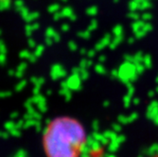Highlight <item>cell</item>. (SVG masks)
<instances>
[{
	"instance_id": "obj_18",
	"label": "cell",
	"mask_w": 158,
	"mask_h": 157,
	"mask_svg": "<svg viewBox=\"0 0 158 157\" xmlns=\"http://www.w3.org/2000/svg\"><path fill=\"white\" fill-rule=\"evenodd\" d=\"M10 91H1L0 92V97H9V96H10Z\"/></svg>"
},
{
	"instance_id": "obj_11",
	"label": "cell",
	"mask_w": 158,
	"mask_h": 157,
	"mask_svg": "<svg viewBox=\"0 0 158 157\" xmlns=\"http://www.w3.org/2000/svg\"><path fill=\"white\" fill-rule=\"evenodd\" d=\"M34 51H33V54L35 57H39L43 54V52L45 51V47L43 45H37L35 48H34Z\"/></svg>"
},
{
	"instance_id": "obj_2",
	"label": "cell",
	"mask_w": 158,
	"mask_h": 157,
	"mask_svg": "<svg viewBox=\"0 0 158 157\" xmlns=\"http://www.w3.org/2000/svg\"><path fill=\"white\" fill-rule=\"evenodd\" d=\"M63 83L69 90H77L80 86V78L77 74H72L67 78L66 81H64Z\"/></svg>"
},
{
	"instance_id": "obj_9",
	"label": "cell",
	"mask_w": 158,
	"mask_h": 157,
	"mask_svg": "<svg viewBox=\"0 0 158 157\" xmlns=\"http://www.w3.org/2000/svg\"><path fill=\"white\" fill-rule=\"evenodd\" d=\"M27 66V64H26L25 62L21 63V64L17 66V69H16V71H15V76H16L17 78H21V77H23L24 71L26 70Z\"/></svg>"
},
{
	"instance_id": "obj_17",
	"label": "cell",
	"mask_w": 158,
	"mask_h": 157,
	"mask_svg": "<svg viewBox=\"0 0 158 157\" xmlns=\"http://www.w3.org/2000/svg\"><path fill=\"white\" fill-rule=\"evenodd\" d=\"M53 18H54V20H56V21H59L61 18H63V15H62V13H61V10H60L59 12H56L55 14H53Z\"/></svg>"
},
{
	"instance_id": "obj_19",
	"label": "cell",
	"mask_w": 158,
	"mask_h": 157,
	"mask_svg": "<svg viewBox=\"0 0 158 157\" xmlns=\"http://www.w3.org/2000/svg\"><path fill=\"white\" fill-rule=\"evenodd\" d=\"M6 63V54L0 53V64H3Z\"/></svg>"
},
{
	"instance_id": "obj_8",
	"label": "cell",
	"mask_w": 158,
	"mask_h": 157,
	"mask_svg": "<svg viewBox=\"0 0 158 157\" xmlns=\"http://www.w3.org/2000/svg\"><path fill=\"white\" fill-rule=\"evenodd\" d=\"M38 16H39L38 12H35V11H30V12H28L27 15L24 18V20H25L26 22H27L28 24H31V22H34V21L38 18Z\"/></svg>"
},
{
	"instance_id": "obj_5",
	"label": "cell",
	"mask_w": 158,
	"mask_h": 157,
	"mask_svg": "<svg viewBox=\"0 0 158 157\" xmlns=\"http://www.w3.org/2000/svg\"><path fill=\"white\" fill-rule=\"evenodd\" d=\"M20 57L23 60H28L31 62H35V60L37 59V57H35L33 53H31L27 50H23L22 52H20Z\"/></svg>"
},
{
	"instance_id": "obj_4",
	"label": "cell",
	"mask_w": 158,
	"mask_h": 157,
	"mask_svg": "<svg viewBox=\"0 0 158 157\" xmlns=\"http://www.w3.org/2000/svg\"><path fill=\"white\" fill-rule=\"evenodd\" d=\"M46 38L51 39L55 43V42H58L60 40V34H59V32H57L54 28L48 27L46 31Z\"/></svg>"
},
{
	"instance_id": "obj_20",
	"label": "cell",
	"mask_w": 158,
	"mask_h": 157,
	"mask_svg": "<svg viewBox=\"0 0 158 157\" xmlns=\"http://www.w3.org/2000/svg\"><path fill=\"white\" fill-rule=\"evenodd\" d=\"M68 48H69L71 50H72V51H74V50L77 48V46H76L75 43H73V42H70V43H69V45H68Z\"/></svg>"
},
{
	"instance_id": "obj_13",
	"label": "cell",
	"mask_w": 158,
	"mask_h": 157,
	"mask_svg": "<svg viewBox=\"0 0 158 157\" xmlns=\"http://www.w3.org/2000/svg\"><path fill=\"white\" fill-rule=\"evenodd\" d=\"M10 6V0H0V10H7Z\"/></svg>"
},
{
	"instance_id": "obj_23",
	"label": "cell",
	"mask_w": 158,
	"mask_h": 157,
	"mask_svg": "<svg viewBox=\"0 0 158 157\" xmlns=\"http://www.w3.org/2000/svg\"><path fill=\"white\" fill-rule=\"evenodd\" d=\"M150 157H158V154H154V155H152Z\"/></svg>"
},
{
	"instance_id": "obj_7",
	"label": "cell",
	"mask_w": 158,
	"mask_h": 157,
	"mask_svg": "<svg viewBox=\"0 0 158 157\" xmlns=\"http://www.w3.org/2000/svg\"><path fill=\"white\" fill-rule=\"evenodd\" d=\"M61 13H62L63 17H68V18H71V19H74V18H75L72 9L69 8V7L64 8V9L61 10Z\"/></svg>"
},
{
	"instance_id": "obj_14",
	"label": "cell",
	"mask_w": 158,
	"mask_h": 157,
	"mask_svg": "<svg viewBox=\"0 0 158 157\" xmlns=\"http://www.w3.org/2000/svg\"><path fill=\"white\" fill-rule=\"evenodd\" d=\"M14 7H15V9L18 10V12L24 8V7H26L25 6V4H24V2L22 1V0H16L15 2H14Z\"/></svg>"
},
{
	"instance_id": "obj_15",
	"label": "cell",
	"mask_w": 158,
	"mask_h": 157,
	"mask_svg": "<svg viewBox=\"0 0 158 157\" xmlns=\"http://www.w3.org/2000/svg\"><path fill=\"white\" fill-rule=\"evenodd\" d=\"M26 84H27V81L25 80H23V81H21L18 82V84L15 86V89L17 91H21V90H23L26 87Z\"/></svg>"
},
{
	"instance_id": "obj_12",
	"label": "cell",
	"mask_w": 158,
	"mask_h": 157,
	"mask_svg": "<svg viewBox=\"0 0 158 157\" xmlns=\"http://www.w3.org/2000/svg\"><path fill=\"white\" fill-rule=\"evenodd\" d=\"M60 11V5L58 3H54L48 7V12L51 14H55L56 12Z\"/></svg>"
},
{
	"instance_id": "obj_21",
	"label": "cell",
	"mask_w": 158,
	"mask_h": 157,
	"mask_svg": "<svg viewBox=\"0 0 158 157\" xmlns=\"http://www.w3.org/2000/svg\"><path fill=\"white\" fill-rule=\"evenodd\" d=\"M28 45H30V47H31V48H35L37 46L36 42L33 39H28Z\"/></svg>"
},
{
	"instance_id": "obj_3",
	"label": "cell",
	"mask_w": 158,
	"mask_h": 157,
	"mask_svg": "<svg viewBox=\"0 0 158 157\" xmlns=\"http://www.w3.org/2000/svg\"><path fill=\"white\" fill-rule=\"evenodd\" d=\"M50 77L53 80H59L66 77V70L61 64H54L50 70Z\"/></svg>"
},
{
	"instance_id": "obj_10",
	"label": "cell",
	"mask_w": 158,
	"mask_h": 157,
	"mask_svg": "<svg viewBox=\"0 0 158 157\" xmlns=\"http://www.w3.org/2000/svg\"><path fill=\"white\" fill-rule=\"evenodd\" d=\"M31 82L34 84V87H40L41 88V86L43 84L45 83V79L44 78H41V77H34V78H32L31 79Z\"/></svg>"
},
{
	"instance_id": "obj_6",
	"label": "cell",
	"mask_w": 158,
	"mask_h": 157,
	"mask_svg": "<svg viewBox=\"0 0 158 157\" xmlns=\"http://www.w3.org/2000/svg\"><path fill=\"white\" fill-rule=\"evenodd\" d=\"M39 28V24L34 22V23H31V24H28L27 27H26V32L28 36H31V33L35 31H37Z\"/></svg>"
},
{
	"instance_id": "obj_24",
	"label": "cell",
	"mask_w": 158,
	"mask_h": 157,
	"mask_svg": "<svg viewBox=\"0 0 158 157\" xmlns=\"http://www.w3.org/2000/svg\"><path fill=\"white\" fill-rule=\"evenodd\" d=\"M61 1H63V2H64V1H66V0H61Z\"/></svg>"
},
{
	"instance_id": "obj_25",
	"label": "cell",
	"mask_w": 158,
	"mask_h": 157,
	"mask_svg": "<svg viewBox=\"0 0 158 157\" xmlns=\"http://www.w3.org/2000/svg\"><path fill=\"white\" fill-rule=\"evenodd\" d=\"M0 34H1V31H0Z\"/></svg>"
},
{
	"instance_id": "obj_1",
	"label": "cell",
	"mask_w": 158,
	"mask_h": 157,
	"mask_svg": "<svg viewBox=\"0 0 158 157\" xmlns=\"http://www.w3.org/2000/svg\"><path fill=\"white\" fill-rule=\"evenodd\" d=\"M83 126L71 118L52 120L44 134V149L48 157H80L86 144Z\"/></svg>"
},
{
	"instance_id": "obj_22",
	"label": "cell",
	"mask_w": 158,
	"mask_h": 157,
	"mask_svg": "<svg viewBox=\"0 0 158 157\" xmlns=\"http://www.w3.org/2000/svg\"><path fill=\"white\" fill-rule=\"evenodd\" d=\"M68 28H69V26H68V25H66V24H63V25H62V31H68Z\"/></svg>"
},
{
	"instance_id": "obj_16",
	"label": "cell",
	"mask_w": 158,
	"mask_h": 157,
	"mask_svg": "<svg viewBox=\"0 0 158 157\" xmlns=\"http://www.w3.org/2000/svg\"><path fill=\"white\" fill-rule=\"evenodd\" d=\"M0 53L1 54H6L7 53V48H6V45L3 41L0 40Z\"/></svg>"
}]
</instances>
